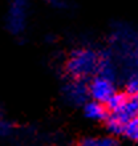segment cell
Here are the masks:
<instances>
[{
	"mask_svg": "<svg viewBox=\"0 0 138 146\" xmlns=\"http://www.w3.org/2000/svg\"><path fill=\"white\" fill-rule=\"evenodd\" d=\"M100 60L97 54L90 49H76L72 52L68 62H66V70L74 78H84L98 69Z\"/></svg>",
	"mask_w": 138,
	"mask_h": 146,
	"instance_id": "6da1fadb",
	"label": "cell"
},
{
	"mask_svg": "<svg viewBox=\"0 0 138 146\" xmlns=\"http://www.w3.org/2000/svg\"><path fill=\"white\" fill-rule=\"evenodd\" d=\"M88 93L89 97L93 101L106 104L110 100V97L115 93V86L111 78L104 77L101 74L92 78V81L88 85Z\"/></svg>",
	"mask_w": 138,
	"mask_h": 146,
	"instance_id": "7a4b0ae2",
	"label": "cell"
},
{
	"mask_svg": "<svg viewBox=\"0 0 138 146\" xmlns=\"http://www.w3.org/2000/svg\"><path fill=\"white\" fill-rule=\"evenodd\" d=\"M25 21V0H13L8 16V25L13 32H20Z\"/></svg>",
	"mask_w": 138,
	"mask_h": 146,
	"instance_id": "3957f363",
	"label": "cell"
},
{
	"mask_svg": "<svg viewBox=\"0 0 138 146\" xmlns=\"http://www.w3.org/2000/svg\"><path fill=\"white\" fill-rule=\"evenodd\" d=\"M84 114L89 119H93V121H105L107 118V115H109V110H107L105 104L90 100L88 102H85Z\"/></svg>",
	"mask_w": 138,
	"mask_h": 146,
	"instance_id": "277c9868",
	"label": "cell"
},
{
	"mask_svg": "<svg viewBox=\"0 0 138 146\" xmlns=\"http://www.w3.org/2000/svg\"><path fill=\"white\" fill-rule=\"evenodd\" d=\"M118 114V117L122 119L125 123H127L129 121L134 119L138 117V97H129L127 102L125 104V106L122 108V110Z\"/></svg>",
	"mask_w": 138,
	"mask_h": 146,
	"instance_id": "5b68a950",
	"label": "cell"
},
{
	"mask_svg": "<svg viewBox=\"0 0 138 146\" xmlns=\"http://www.w3.org/2000/svg\"><path fill=\"white\" fill-rule=\"evenodd\" d=\"M105 125H106L107 131L111 135H121L125 131V126L126 123L118 117V114L115 113H109L107 118L105 119Z\"/></svg>",
	"mask_w": 138,
	"mask_h": 146,
	"instance_id": "8992f818",
	"label": "cell"
},
{
	"mask_svg": "<svg viewBox=\"0 0 138 146\" xmlns=\"http://www.w3.org/2000/svg\"><path fill=\"white\" fill-rule=\"evenodd\" d=\"M77 146H119L118 141L113 137V135H105V137H86V138L81 139L77 143Z\"/></svg>",
	"mask_w": 138,
	"mask_h": 146,
	"instance_id": "52a82bcc",
	"label": "cell"
},
{
	"mask_svg": "<svg viewBox=\"0 0 138 146\" xmlns=\"http://www.w3.org/2000/svg\"><path fill=\"white\" fill-rule=\"evenodd\" d=\"M127 100H129V96L126 93L115 92L105 105H106L109 113H119L122 110L123 106H125V104L127 102Z\"/></svg>",
	"mask_w": 138,
	"mask_h": 146,
	"instance_id": "ba28073f",
	"label": "cell"
},
{
	"mask_svg": "<svg viewBox=\"0 0 138 146\" xmlns=\"http://www.w3.org/2000/svg\"><path fill=\"white\" fill-rule=\"evenodd\" d=\"M68 96L69 98L76 102V104H80V102H84L86 96H89L88 93V86H85L82 82H76V84L68 86Z\"/></svg>",
	"mask_w": 138,
	"mask_h": 146,
	"instance_id": "9c48e42d",
	"label": "cell"
},
{
	"mask_svg": "<svg viewBox=\"0 0 138 146\" xmlns=\"http://www.w3.org/2000/svg\"><path fill=\"white\" fill-rule=\"evenodd\" d=\"M123 135H126L133 142H138V117L126 123Z\"/></svg>",
	"mask_w": 138,
	"mask_h": 146,
	"instance_id": "30bf717a",
	"label": "cell"
},
{
	"mask_svg": "<svg viewBox=\"0 0 138 146\" xmlns=\"http://www.w3.org/2000/svg\"><path fill=\"white\" fill-rule=\"evenodd\" d=\"M126 94L129 97H138V76H131L126 82Z\"/></svg>",
	"mask_w": 138,
	"mask_h": 146,
	"instance_id": "8fae6325",
	"label": "cell"
},
{
	"mask_svg": "<svg viewBox=\"0 0 138 146\" xmlns=\"http://www.w3.org/2000/svg\"><path fill=\"white\" fill-rule=\"evenodd\" d=\"M48 3H49L50 5H53V7H56V8L64 7V4H61V3H64L62 0H48Z\"/></svg>",
	"mask_w": 138,
	"mask_h": 146,
	"instance_id": "7c38bea8",
	"label": "cell"
}]
</instances>
